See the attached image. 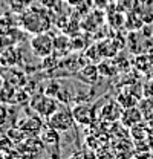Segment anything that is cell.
I'll list each match as a JSON object with an SVG mask.
<instances>
[{"instance_id":"1","label":"cell","mask_w":153,"mask_h":159,"mask_svg":"<svg viewBox=\"0 0 153 159\" xmlns=\"http://www.w3.org/2000/svg\"><path fill=\"white\" fill-rule=\"evenodd\" d=\"M20 25L26 32H31L32 35L40 34V32H48L51 28V19L43 9H31L21 14L20 17Z\"/></svg>"},{"instance_id":"2","label":"cell","mask_w":153,"mask_h":159,"mask_svg":"<svg viewBox=\"0 0 153 159\" xmlns=\"http://www.w3.org/2000/svg\"><path fill=\"white\" fill-rule=\"evenodd\" d=\"M29 48L31 52L38 58H46L54 54V39L48 32H40L35 34L29 40Z\"/></svg>"},{"instance_id":"3","label":"cell","mask_w":153,"mask_h":159,"mask_svg":"<svg viewBox=\"0 0 153 159\" xmlns=\"http://www.w3.org/2000/svg\"><path fill=\"white\" fill-rule=\"evenodd\" d=\"M74 122L75 119L72 115V110H67V109H57L48 118V124L58 132H67L74 125Z\"/></svg>"},{"instance_id":"4","label":"cell","mask_w":153,"mask_h":159,"mask_svg":"<svg viewBox=\"0 0 153 159\" xmlns=\"http://www.w3.org/2000/svg\"><path fill=\"white\" fill-rule=\"evenodd\" d=\"M31 107L38 112V113H41L44 118L48 119L55 110L58 109L57 102H55V99L52 98V97H49V95H37V97H34L32 101H31Z\"/></svg>"},{"instance_id":"5","label":"cell","mask_w":153,"mask_h":159,"mask_svg":"<svg viewBox=\"0 0 153 159\" xmlns=\"http://www.w3.org/2000/svg\"><path fill=\"white\" fill-rule=\"evenodd\" d=\"M144 118L141 109L138 106H132V107H126L123 110V115H121V124L126 127V129H132L136 124L141 122V119Z\"/></svg>"},{"instance_id":"6","label":"cell","mask_w":153,"mask_h":159,"mask_svg":"<svg viewBox=\"0 0 153 159\" xmlns=\"http://www.w3.org/2000/svg\"><path fill=\"white\" fill-rule=\"evenodd\" d=\"M21 60V52L19 48L9 46L0 51V64L5 67H12Z\"/></svg>"},{"instance_id":"7","label":"cell","mask_w":153,"mask_h":159,"mask_svg":"<svg viewBox=\"0 0 153 159\" xmlns=\"http://www.w3.org/2000/svg\"><path fill=\"white\" fill-rule=\"evenodd\" d=\"M100 70H98V64H84L78 72H76V78L81 83L86 84H95L100 78Z\"/></svg>"},{"instance_id":"8","label":"cell","mask_w":153,"mask_h":159,"mask_svg":"<svg viewBox=\"0 0 153 159\" xmlns=\"http://www.w3.org/2000/svg\"><path fill=\"white\" fill-rule=\"evenodd\" d=\"M72 115H74V119L78 124H90L92 119H94V113H92V109L86 104H78L72 109Z\"/></svg>"},{"instance_id":"9","label":"cell","mask_w":153,"mask_h":159,"mask_svg":"<svg viewBox=\"0 0 153 159\" xmlns=\"http://www.w3.org/2000/svg\"><path fill=\"white\" fill-rule=\"evenodd\" d=\"M123 110L124 107L116 101V102H109L103 107V112H101V116L106 121H118L121 119V115H123Z\"/></svg>"},{"instance_id":"10","label":"cell","mask_w":153,"mask_h":159,"mask_svg":"<svg viewBox=\"0 0 153 159\" xmlns=\"http://www.w3.org/2000/svg\"><path fill=\"white\" fill-rule=\"evenodd\" d=\"M58 133H60L58 130L52 129V127L48 124L46 127H41V130H40V139H41V142L46 144V145H55V147H57L58 142H60V135H58Z\"/></svg>"},{"instance_id":"11","label":"cell","mask_w":153,"mask_h":159,"mask_svg":"<svg viewBox=\"0 0 153 159\" xmlns=\"http://www.w3.org/2000/svg\"><path fill=\"white\" fill-rule=\"evenodd\" d=\"M71 40L64 35H58L54 39V55L55 57H63L71 51Z\"/></svg>"},{"instance_id":"12","label":"cell","mask_w":153,"mask_h":159,"mask_svg":"<svg viewBox=\"0 0 153 159\" xmlns=\"http://www.w3.org/2000/svg\"><path fill=\"white\" fill-rule=\"evenodd\" d=\"M14 25H16V21L12 20V17H11L9 14L2 16V17H0V35L9 34L11 31H14V29H16Z\"/></svg>"},{"instance_id":"13","label":"cell","mask_w":153,"mask_h":159,"mask_svg":"<svg viewBox=\"0 0 153 159\" xmlns=\"http://www.w3.org/2000/svg\"><path fill=\"white\" fill-rule=\"evenodd\" d=\"M98 70L101 77H112L116 74V66L114 61H103L98 64Z\"/></svg>"},{"instance_id":"14","label":"cell","mask_w":153,"mask_h":159,"mask_svg":"<svg viewBox=\"0 0 153 159\" xmlns=\"http://www.w3.org/2000/svg\"><path fill=\"white\" fill-rule=\"evenodd\" d=\"M16 34H17V29L11 31L9 34L0 35V51L5 49V48H9V46H16V43H17V39L14 37Z\"/></svg>"},{"instance_id":"15","label":"cell","mask_w":153,"mask_h":159,"mask_svg":"<svg viewBox=\"0 0 153 159\" xmlns=\"http://www.w3.org/2000/svg\"><path fill=\"white\" fill-rule=\"evenodd\" d=\"M69 159H92V158H90V155H87L86 152H76V153H74Z\"/></svg>"},{"instance_id":"16","label":"cell","mask_w":153,"mask_h":159,"mask_svg":"<svg viewBox=\"0 0 153 159\" xmlns=\"http://www.w3.org/2000/svg\"><path fill=\"white\" fill-rule=\"evenodd\" d=\"M40 2H41V5H43L44 8H48V9L54 8V5H55V0H40Z\"/></svg>"},{"instance_id":"17","label":"cell","mask_w":153,"mask_h":159,"mask_svg":"<svg viewBox=\"0 0 153 159\" xmlns=\"http://www.w3.org/2000/svg\"><path fill=\"white\" fill-rule=\"evenodd\" d=\"M67 3H69L71 6H80V5L83 3V0H67Z\"/></svg>"},{"instance_id":"18","label":"cell","mask_w":153,"mask_h":159,"mask_svg":"<svg viewBox=\"0 0 153 159\" xmlns=\"http://www.w3.org/2000/svg\"><path fill=\"white\" fill-rule=\"evenodd\" d=\"M2 16H3V12H2V9H0V17H2Z\"/></svg>"},{"instance_id":"19","label":"cell","mask_w":153,"mask_h":159,"mask_svg":"<svg viewBox=\"0 0 153 159\" xmlns=\"http://www.w3.org/2000/svg\"><path fill=\"white\" fill-rule=\"evenodd\" d=\"M0 66H2V64H0Z\"/></svg>"}]
</instances>
